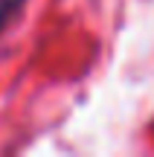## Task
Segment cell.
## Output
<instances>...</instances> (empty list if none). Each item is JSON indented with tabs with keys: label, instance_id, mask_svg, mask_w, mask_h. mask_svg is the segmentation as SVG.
<instances>
[{
	"label": "cell",
	"instance_id": "cell-1",
	"mask_svg": "<svg viewBox=\"0 0 154 157\" xmlns=\"http://www.w3.org/2000/svg\"><path fill=\"white\" fill-rule=\"evenodd\" d=\"M23 3H26V0H0V32H3L12 23V17L23 9Z\"/></svg>",
	"mask_w": 154,
	"mask_h": 157
}]
</instances>
